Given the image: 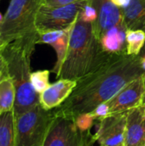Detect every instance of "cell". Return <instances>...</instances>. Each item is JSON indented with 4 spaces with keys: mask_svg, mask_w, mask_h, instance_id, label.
<instances>
[{
    "mask_svg": "<svg viewBox=\"0 0 145 146\" xmlns=\"http://www.w3.org/2000/svg\"><path fill=\"white\" fill-rule=\"evenodd\" d=\"M145 44V31L141 29L126 31V53L139 56Z\"/></svg>",
    "mask_w": 145,
    "mask_h": 146,
    "instance_id": "ac0fdd59",
    "label": "cell"
},
{
    "mask_svg": "<svg viewBox=\"0 0 145 146\" xmlns=\"http://www.w3.org/2000/svg\"><path fill=\"white\" fill-rule=\"evenodd\" d=\"M144 79H145V74H144Z\"/></svg>",
    "mask_w": 145,
    "mask_h": 146,
    "instance_id": "f1b7e54d",
    "label": "cell"
},
{
    "mask_svg": "<svg viewBox=\"0 0 145 146\" xmlns=\"http://www.w3.org/2000/svg\"><path fill=\"white\" fill-rule=\"evenodd\" d=\"M3 15L0 13V24H1V22H2V21H3Z\"/></svg>",
    "mask_w": 145,
    "mask_h": 146,
    "instance_id": "83f0119b",
    "label": "cell"
},
{
    "mask_svg": "<svg viewBox=\"0 0 145 146\" xmlns=\"http://www.w3.org/2000/svg\"><path fill=\"white\" fill-rule=\"evenodd\" d=\"M9 77V71H8V65L6 59L0 52V81L4 80L5 78Z\"/></svg>",
    "mask_w": 145,
    "mask_h": 146,
    "instance_id": "7402d4cb",
    "label": "cell"
},
{
    "mask_svg": "<svg viewBox=\"0 0 145 146\" xmlns=\"http://www.w3.org/2000/svg\"><path fill=\"white\" fill-rule=\"evenodd\" d=\"M126 31L123 22L107 31L101 39L103 49L109 53L126 52Z\"/></svg>",
    "mask_w": 145,
    "mask_h": 146,
    "instance_id": "5bb4252c",
    "label": "cell"
},
{
    "mask_svg": "<svg viewBox=\"0 0 145 146\" xmlns=\"http://www.w3.org/2000/svg\"><path fill=\"white\" fill-rule=\"evenodd\" d=\"M144 74L127 84L110 100L104 103L109 115L129 111L143 104L145 94Z\"/></svg>",
    "mask_w": 145,
    "mask_h": 146,
    "instance_id": "9c48e42d",
    "label": "cell"
},
{
    "mask_svg": "<svg viewBox=\"0 0 145 146\" xmlns=\"http://www.w3.org/2000/svg\"><path fill=\"white\" fill-rule=\"evenodd\" d=\"M79 17L85 22H90L94 24L95 21H97V13L94 8L85 2V5L79 11Z\"/></svg>",
    "mask_w": 145,
    "mask_h": 146,
    "instance_id": "ffe728a7",
    "label": "cell"
},
{
    "mask_svg": "<svg viewBox=\"0 0 145 146\" xmlns=\"http://www.w3.org/2000/svg\"><path fill=\"white\" fill-rule=\"evenodd\" d=\"M95 142L91 129L80 127L76 118L55 112V118L43 146H91Z\"/></svg>",
    "mask_w": 145,
    "mask_h": 146,
    "instance_id": "8992f818",
    "label": "cell"
},
{
    "mask_svg": "<svg viewBox=\"0 0 145 146\" xmlns=\"http://www.w3.org/2000/svg\"><path fill=\"white\" fill-rule=\"evenodd\" d=\"M15 102V88L10 77L0 81V114L12 111Z\"/></svg>",
    "mask_w": 145,
    "mask_h": 146,
    "instance_id": "e0dca14e",
    "label": "cell"
},
{
    "mask_svg": "<svg viewBox=\"0 0 145 146\" xmlns=\"http://www.w3.org/2000/svg\"><path fill=\"white\" fill-rule=\"evenodd\" d=\"M0 146H15V126L13 110L0 115Z\"/></svg>",
    "mask_w": 145,
    "mask_h": 146,
    "instance_id": "2e32d148",
    "label": "cell"
},
{
    "mask_svg": "<svg viewBox=\"0 0 145 146\" xmlns=\"http://www.w3.org/2000/svg\"><path fill=\"white\" fill-rule=\"evenodd\" d=\"M77 85L76 80L59 79L39 94V104L46 110L60 107L71 95Z\"/></svg>",
    "mask_w": 145,
    "mask_h": 146,
    "instance_id": "8fae6325",
    "label": "cell"
},
{
    "mask_svg": "<svg viewBox=\"0 0 145 146\" xmlns=\"http://www.w3.org/2000/svg\"><path fill=\"white\" fill-rule=\"evenodd\" d=\"M54 118V110H46L40 104L15 116V146H43Z\"/></svg>",
    "mask_w": 145,
    "mask_h": 146,
    "instance_id": "5b68a950",
    "label": "cell"
},
{
    "mask_svg": "<svg viewBox=\"0 0 145 146\" xmlns=\"http://www.w3.org/2000/svg\"><path fill=\"white\" fill-rule=\"evenodd\" d=\"M50 73V72L49 70H38L35 72H32L31 82L32 87L38 94L42 93L50 85L49 81Z\"/></svg>",
    "mask_w": 145,
    "mask_h": 146,
    "instance_id": "d6986e66",
    "label": "cell"
},
{
    "mask_svg": "<svg viewBox=\"0 0 145 146\" xmlns=\"http://www.w3.org/2000/svg\"><path fill=\"white\" fill-rule=\"evenodd\" d=\"M144 74L140 55L113 53L101 66L77 80L69 98L54 110L59 115L73 118L90 115Z\"/></svg>",
    "mask_w": 145,
    "mask_h": 146,
    "instance_id": "6da1fadb",
    "label": "cell"
},
{
    "mask_svg": "<svg viewBox=\"0 0 145 146\" xmlns=\"http://www.w3.org/2000/svg\"><path fill=\"white\" fill-rule=\"evenodd\" d=\"M127 114L125 111L97 120L94 139L99 146H124Z\"/></svg>",
    "mask_w": 145,
    "mask_h": 146,
    "instance_id": "ba28073f",
    "label": "cell"
},
{
    "mask_svg": "<svg viewBox=\"0 0 145 146\" xmlns=\"http://www.w3.org/2000/svg\"><path fill=\"white\" fill-rule=\"evenodd\" d=\"M123 23L127 30L145 28V0H130L128 5L121 9Z\"/></svg>",
    "mask_w": 145,
    "mask_h": 146,
    "instance_id": "9a60e30c",
    "label": "cell"
},
{
    "mask_svg": "<svg viewBox=\"0 0 145 146\" xmlns=\"http://www.w3.org/2000/svg\"><path fill=\"white\" fill-rule=\"evenodd\" d=\"M39 33H30L4 44L0 52L6 59L9 75L15 88L14 115L17 116L39 104V94L31 82V58Z\"/></svg>",
    "mask_w": 145,
    "mask_h": 146,
    "instance_id": "7a4b0ae2",
    "label": "cell"
},
{
    "mask_svg": "<svg viewBox=\"0 0 145 146\" xmlns=\"http://www.w3.org/2000/svg\"><path fill=\"white\" fill-rule=\"evenodd\" d=\"M85 2H78L62 7H50L42 4L35 22L38 33L65 30L71 27Z\"/></svg>",
    "mask_w": 145,
    "mask_h": 146,
    "instance_id": "52a82bcc",
    "label": "cell"
},
{
    "mask_svg": "<svg viewBox=\"0 0 145 146\" xmlns=\"http://www.w3.org/2000/svg\"><path fill=\"white\" fill-rule=\"evenodd\" d=\"M111 54L103 49L96 38L92 23L84 21L78 15L72 27L66 56L56 78L77 81L101 66Z\"/></svg>",
    "mask_w": 145,
    "mask_h": 146,
    "instance_id": "3957f363",
    "label": "cell"
},
{
    "mask_svg": "<svg viewBox=\"0 0 145 146\" xmlns=\"http://www.w3.org/2000/svg\"><path fill=\"white\" fill-rule=\"evenodd\" d=\"M87 0H43V4L50 7H62L72 4L78 2H84Z\"/></svg>",
    "mask_w": 145,
    "mask_h": 146,
    "instance_id": "44dd1931",
    "label": "cell"
},
{
    "mask_svg": "<svg viewBox=\"0 0 145 146\" xmlns=\"http://www.w3.org/2000/svg\"><path fill=\"white\" fill-rule=\"evenodd\" d=\"M140 60H141V64L142 67L145 71V55H140Z\"/></svg>",
    "mask_w": 145,
    "mask_h": 146,
    "instance_id": "cb8c5ba5",
    "label": "cell"
},
{
    "mask_svg": "<svg viewBox=\"0 0 145 146\" xmlns=\"http://www.w3.org/2000/svg\"><path fill=\"white\" fill-rule=\"evenodd\" d=\"M73 27V26H72ZM72 27L65 30H53L38 33V44H46L53 47L56 54V62L51 72L56 76L58 75L62 62L65 59Z\"/></svg>",
    "mask_w": 145,
    "mask_h": 146,
    "instance_id": "7c38bea8",
    "label": "cell"
},
{
    "mask_svg": "<svg viewBox=\"0 0 145 146\" xmlns=\"http://www.w3.org/2000/svg\"><path fill=\"white\" fill-rule=\"evenodd\" d=\"M0 115H1V114H0Z\"/></svg>",
    "mask_w": 145,
    "mask_h": 146,
    "instance_id": "f546056e",
    "label": "cell"
},
{
    "mask_svg": "<svg viewBox=\"0 0 145 146\" xmlns=\"http://www.w3.org/2000/svg\"><path fill=\"white\" fill-rule=\"evenodd\" d=\"M3 44H4V43L3 42V40H2V38H1V36H0V48H1V47L3 45Z\"/></svg>",
    "mask_w": 145,
    "mask_h": 146,
    "instance_id": "484cf974",
    "label": "cell"
},
{
    "mask_svg": "<svg viewBox=\"0 0 145 146\" xmlns=\"http://www.w3.org/2000/svg\"><path fill=\"white\" fill-rule=\"evenodd\" d=\"M112 2L118 6L121 9H123L125 7H126L128 5V3H130V0H112Z\"/></svg>",
    "mask_w": 145,
    "mask_h": 146,
    "instance_id": "603a6c76",
    "label": "cell"
},
{
    "mask_svg": "<svg viewBox=\"0 0 145 146\" xmlns=\"http://www.w3.org/2000/svg\"><path fill=\"white\" fill-rule=\"evenodd\" d=\"M86 3L96 10L97 21L92 24V28L96 38L101 43L107 31L123 22L121 9L112 0H87Z\"/></svg>",
    "mask_w": 145,
    "mask_h": 146,
    "instance_id": "30bf717a",
    "label": "cell"
},
{
    "mask_svg": "<svg viewBox=\"0 0 145 146\" xmlns=\"http://www.w3.org/2000/svg\"><path fill=\"white\" fill-rule=\"evenodd\" d=\"M143 106H144V111H145V94H144V101H143V104H142Z\"/></svg>",
    "mask_w": 145,
    "mask_h": 146,
    "instance_id": "4316f807",
    "label": "cell"
},
{
    "mask_svg": "<svg viewBox=\"0 0 145 146\" xmlns=\"http://www.w3.org/2000/svg\"><path fill=\"white\" fill-rule=\"evenodd\" d=\"M144 31H145V28H144ZM140 55H145V44H144V48H143V50H142V51H141V53H140Z\"/></svg>",
    "mask_w": 145,
    "mask_h": 146,
    "instance_id": "d4e9b609",
    "label": "cell"
},
{
    "mask_svg": "<svg viewBox=\"0 0 145 146\" xmlns=\"http://www.w3.org/2000/svg\"><path fill=\"white\" fill-rule=\"evenodd\" d=\"M43 0H11L0 24V36L4 44L38 32L37 14Z\"/></svg>",
    "mask_w": 145,
    "mask_h": 146,
    "instance_id": "277c9868",
    "label": "cell"
},
{
    "mask_svg": "<svg viewBox=\"0 0 145 146\" xmlns=\"http://www.w3.org/2000/svg\"><path fill=\"white\" fill-rule=\"evenodd\" d=\"M124 146H145V111L143 105L128 111Z\"/></svg>",
    "mask_w": 145,
    "mask_h": 146,
    "instance_id": "4fadbf2b",
    "label": "cell"
}]
</instances>
